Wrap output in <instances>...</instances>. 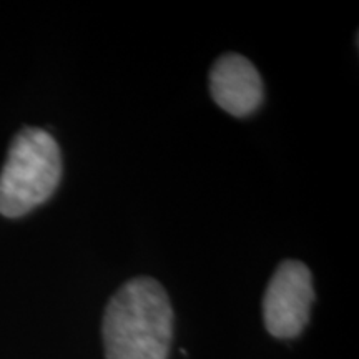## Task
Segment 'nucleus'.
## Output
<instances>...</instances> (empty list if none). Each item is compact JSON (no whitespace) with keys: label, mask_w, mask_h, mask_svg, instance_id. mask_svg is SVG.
I'll return each mask as SVG.
<instances>
[{"label":"nucleus","mask_w":359,"mask_h":359,"mask_svg":"<svg viewBox=\"0 0 359 359\" xmlns=\"http://www.w3.org/2000/svg\"><path fill=\"white\" fill-rule=\"evenodd\" d=\"M107 359H168L173 309L154 278H133L111 296L102 323Z\"/></svg>","instance_id":"1"},{"label":"nucleus","mask_w":359,"mask_h":359,"mask_svg":"<svg viewBox=\"0 0 359 359\" xmlns=\"http://www.w3.org/2000/svg\"><path fill=\"white\" fill-rule=\"evenodd\" d=\"M314 302L313 278L306 264L285 259L273 273L263 299V318L268 333L290 339L298 336L309 321Z\"/></svg>","instance_id":"3"},{"label":"nucleus","mask_w":359,"mask_h":359,"mask_svg":"<svg viewBox=\"0 0 359 359\" xmlns=\"http://www.w3.org/2000/svg\"><path fill=\"white\" fill-rule=\"evenodd\" d=\"M210 92L215 103L233 116H248L263 103V80L248 58L224 53L210 72Z\"/></svg>","instance_id":"4"},{"label":"nucleus","mask_w":359,"mask_h":359,"mask_svg":"<svg viewBox=\"0 0 359 359\" xmlns=\"http://www.w3.org/2000/svg\"><path fill=\"white\" fill-rule=\"evenodd\" d=\"M62 155L55 138L45 130L27 127L13 138L0 173V215L24 217L57 190Z\"/></svg>","instance_id":"2"}]
</instances>
